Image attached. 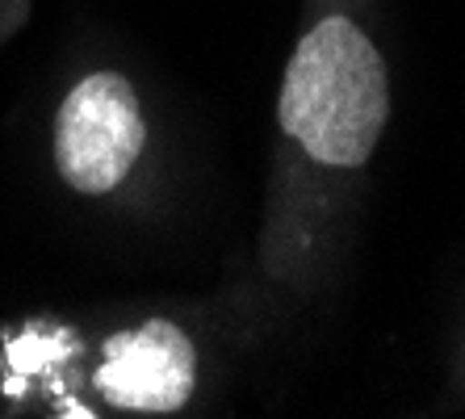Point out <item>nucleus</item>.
<instances>
[{"label":"nucleus","instance_id":"1","mask_svg":"<svg viewBox=\"0 0 465 419\" xmlns=\"http://www.w3.org/2000/svg\"><path fill=\"white\" fill-rule=\"evenodd\" d=\"M390 118V72L378 43L344 13H327L285 64L277 122L311 164L357 173L373 160Z\"/></svg>","mask_w":465,"mask_h":419},{"label":"nucleus","instance_id":"2","mask_svg":"<svg viewBox=\"0 0 465 419\" xmlns=\"http://www.w3.org/2000/svg\"><path fill=\"white\" fill-rule=\"evenodd\" d=\"M147 143L139 93L118 72H88L54 114V168L67 189L101 197L118 189Z\"/></svg>","mask_w":465,"mask_h":419},{"label":"nucleus","instance_id":"3","mask_svg":"<svg viewBox=\"0 0 465 419\" xmlns=\"http://www.w3.org/2000/svg\"><path fill=\"white\" fill-rule=\"evenodd\" d=\"M93 382L109 407L173 415L197 390V348L173 319H143L105 340Z\"/></svg>","mask_w":465,"mask_h":419}]
</instances>
